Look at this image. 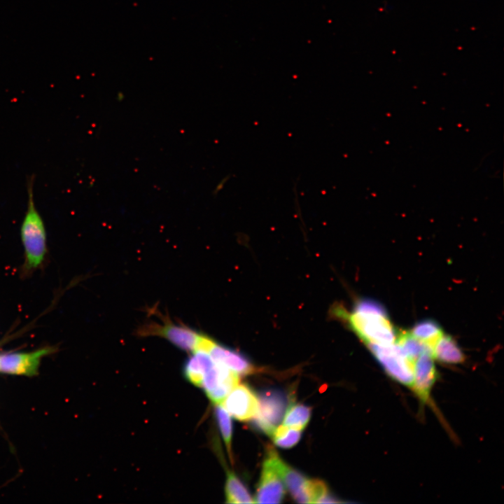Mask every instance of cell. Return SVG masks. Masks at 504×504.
Here are the masks:
<instances>
[{"mask_svg": "<svg viewBox=\"0 0 504 504\" xmlns=\"http://www.w3.org/2000/svg\"><path fill=\"white\" fill-rule=\"evenodd\" d=\"M335 314L344 319L365 344L387 345L396 342L397 334L385 309L378 302L363 299L355 304L352 313L336 308Z\"/></svg>", "mask_w": 504, "mask_h": 504, "instance_id": "1", "label": "cell"}, {"mask_svg": "<svg viewBox=\"0 0 504 504\" xmlns=\"http://www.w3.org/2000/svg\"><path fill=\"white\" fill-rule=\"evenodd\" d=\"M33 178L27 183L28 206L22 227L21 237L25 253L27 269L37 268L46 253V234L43 220L34 200Z\"/></svg>", "mask_w": 504, "mask_h": 504, "instance_id": "2", "label": "cell"}, {"mask_svg": "<svg viewBox=\"0 0 504 504\" xmlns=\"http://www.w3.org/2000/svg\"><path fill=\"white\" fill-rule=\"evenodd\" d=\"M366 346L388 375L405 386H412L414 363L405 356L397 344H368Z\"/></svg>", "mask_w": 504, "mask_h": 504, "instance_id": "3", "label": "cell"}, {"mask_svg": "<svg viewBox=\"0 0 504 504\" xmlns=\"http://www.w3.org/2000/svg\"><path fill=\"white\" fill-rule=\"evenodd\" d=\"M141 336H159L166 339L175 346L186 351H195L202 334L184 325L174 323L169 320L162 324L150 323L139 330Z\"/></svg>", "mask_w": 504, "mask_h": 504, "instance_id": "4", "label": "cell"}, {"mask_svg": "<svg viewBox=\"0 0 504 504\" xmlns=\"http://www.w3.org/2000/svg\"><path fill=\"white\" fill-rule=\"evenodd\" d=\"M258 410L253 418V424L261 431L272 437L276 426L282 420L286 412V396L277 391L261 393L258 398Z\"/></svg>", "mask_w": 504, "mask_h": 504, "instance_id": "5", "label": "cell"}, {"mask_svg": "<svg viewBox=\"0 0 504 504\" xmlns=\"http://www.w3.org/2000/svg\"><path fill=\"white\" fill-rule=\"evenodd\" d=\"M197 349L206 351L215 362L223 365L239 375L252 374L258 371L257 368L244 355L218 344L203 334Z\"/></svg>", "mask_w": 504, "mask_h": 504, "instance_id": "6", "label": "cell"}, {"mask_svg": "<svg viewBox=\"0 0 504 504\" xmlns=\"http://www.w3.org/2000/svg\"><path fill=\"white\" fill-rule=\"evenodd\" d=\"M239 383L237 373L214 361L204 376L200 387L213 403L218 405Z\"/></svg>", "mask_w": 504, "mask_h": 504, "instance_id": "7", "label": "cell"}, {"mask_svg": "<svg viewBox=\"0 0 504 504\" xmlns=\"http://www.w3.org/2000/svg\"><path fill=\"white\" fill-rule=\"evenodd\" d=\"M267 454L293 498L299 503H310L309 479L283 461L272 447L267 448Z\"/></svg>", "mask_w": 504, "mask_h": 504, "instance_id": "8", "label": "cell"}, {"mask_svg": "<svg viewBox=\"0 0 504 504\" xmlns=\"http://www.w3.org/2000/svg\"><path fill=\"white\" fill-rule=\"evenodd\" d=\"M54 351L51 347H46L28 353L0 354V372L15 375H36L41 358Z\"/></svg>", "mask_w": 504, "mask_h": 504, "instance_id": "9", "label": "cell"}, {"mask_svg": "<svg viewBox=\"0 0 504 504\" xmlns=\"http://www.w3.org/2000/svg\"><path fill=\"white\" fill-rule=\"evenodd\" d=\"M236 419L241 421L253 419L258 412V396L246 384H238L220 404Z\"/></svg>", "mask_w": 504, "mask_h": 504, "instance_id": "10", "label": "cell"}, {"mask_svg": "<svg viewBox=\"0 0 504 504\" xmlns=\"http://www.w3.org/2000/svg\"><path fill=\"white\" fill-rule=\"evenodd\" d=\"M284 484L273 463L266 454L258 484L254 503H279L285 496Z\"/></svg>", "mask_w": 504, "mask_h": 504, "instance_id": "11", "label": "cell"}, {"mask_svg": "<svg viewBox=\"0 0 504 504\" xmlns=\"http://www.w3.org/2000/svg\"><path fill=\"white\" fill-rule=\"evenodd\" d=\"M437 379L432 351L422 353L414 361L412 388L424 403H430L431 389Z\"/></svg>", "mask_w": 504, "mask_h": 504, "instance_id": "12", "label": "cell"}, {"mask_svg": "<svg viewBox=\"0 0 504 504\" xmlns=\"http://www.w3.org/2000/svg\"><path fill=\"white\" fill-rule=\"evenodd\" d=\"M214 363V359L206 351L195 350L185 362L183 375L192 384L200 387L204 376Z\"/></svg>", "mask_w": 504, "mask_h": 504, "instance_id": "13", "label": "cell"}, {"mask_svg": "<svg viewBox=\"0 0 504 504\" xmlns=\"http://www.w3.org/2000/svg\"><path fill=\"white\" fill-rule=\"evenodd\" d=\"M433 357L447 364H458L465 360V356L457 343L449 336L442 335L432 350Z\"/></svg>", "mask_w": 504, "mask_h": 504, "instance_id": "14", "label": "cell"}, {"mask_svg": "<svg viewBox=\"0 0 504 504\" xmlns=\"http://www.w3.org/2000/svg\"><path fill=\"white\" fill-rule=\"evenodd\" d=\"M225 493L227 503H253L252 496L246 486L232 472L228 471L225 484Z\"/></svg>", "mask_w": 504, "mask_h": 504, "instance_id": "15", "label": "cell"}, {"mask_svg": "<svg viewBox=\"0 0 504 504\" xmlns=\"http://www.w3.org/2000/svg\"><path fill=\"white\" fill-rule=\"evenodd\" d=\"M396 343L405 356L413 363L424 351L432 349L421 341L414 337L411 332H401L396 335Z\"/></svg>", "mask_w": 504, "mask_h": 504, "instance_id": "16", "label": "cell"}, {"mask_svg": "<svg viewBox=\"0 0 504 504\" xmlns=\"http://www.w3.org/2000/svg\"><path fill=\"white\" fill-rule=\"evenodd\" d=\"M312 416V409L303 404L294 403L290 405L284 413L283 425L303 430L309 421Z\"/></svg>", "mask_w": 504, "mask_h": 504, "instance_id": "17", "label": "cell"}, {"mask_svg": "<svg viewBox=\"0 0 504 504\" xmlns=\"http://www.w3.org/2000/svg\"><path fill=\"white\" fill-rule=\"evenodd\" d=\"M410 332L432 350L437 341L443 335L440 326L432 320H424L419 322L414 326Z\"/></svg>", "mask_w": 504, "mask_h": 504, "instance_id": "18", "label": "cell"}, {"mask_svg": "<svg viewBox=\"0 0 504 504\" xmlns=\"http://www.w3.org/2000/svg\"><path fill=\"white\" fill-rule=\"evenodd\" d=\"M214 414L227 451L232 457V425L230 415L220 405H216Z\"/></svg>", "mask_w": 504, "mask_h": 504, "instance_id": "19", "label": "cell"}, {"mask_svg": "<svg viewBox=\"0 0 504 504\" xmlns=\"http://www.w3.org/2000/svg\"><path fill=\"white\" fill-rule=\"evenodd\" d=\"M301 430L284 425L276 427L272 437L274 443L281 448L288 449L294 447L301 438Z\"/></svg>", "mask_w": 504, "mask_h": 504, "instance_id": "20", "label": "cell"}]
</instances>
